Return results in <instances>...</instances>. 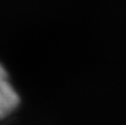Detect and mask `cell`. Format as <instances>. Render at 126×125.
Masks as SVG:
<instances>
[{
	"label": "cell",
	"instance_id": "1",
	"mask_svg": "<svg viewBox=\"0 0 126 125\" xmlns=\"http://www.w3.org/2000/svg\"><path fill=\"white\" fill-rule=\"evenodd\" d=\"M20 97L10 82L6 69L0 64V119L9 117L18 106Z\"/></svg>",
	"mask_w": 126,
	"mask_h": 125
}]
</instances>
